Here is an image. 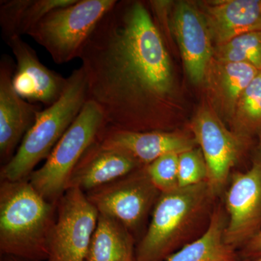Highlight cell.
<instances>
[{
	"instance_id": "obj_8",
	"label": "cell",
	"mask_w": 261,
	"mask_h": 261,
	"mask_svg": "<svg viewBox=\"0 0 261 261\" xmlns=\"http://www.w3.org/2000/svg\"><path fill=\"white\" fill-rule=\"evenodd\" d=\"M192 130L200 144L207 171V183L214 196L222 191L231 168L243 152V141L224 126L207 108L196 115Z\"/></svg>"
},
{
	"instance_id": "obj_25",
	"label": "cell",
	"mask_w": 261,
	"mask_h": 261,
	"mask_svg": "<svg viewBox=\"0 0 261 261\" xmlns=\"http://www.w3.org/2000/svg\"><path fill=\"white\" fill-rule=\"evenodd\" d=\"M1 261H37L27 260V259L20 258V257L10 256V255H2Z\"/></svg>"
},
{
	"instance_id": "obj_10",
	"label": "cell",
	"mask_w": 261,
	"mask_h": 261,
	"mask_svg": "<svg viewBox=\"0 0 261 261\" xmlns=\"http://www.w3.org/2000/svg\"><path fill=\"white\" fill-rule=\"evenodd\" d=\"M15 64L11 57L0 60V159L9 162L20 140L34 125L41 106L23 99L13 84Z\"/></svg>"
},
{
	"instance_id": "obj_23",
	"label": "cell",
	"mask_w": 261,
	"mask_h": 261,
	"mask_svg": "<svg viewBox=\"0 0 261 261\" xmlns=\"http://www.w3.org/2000/svg\"><path fill=\"white\" fill-rule=\"evenodd\" d=\"M178 177L179 187L207 181V166L202 152L193 148L178 154Z\"/></svg>"
},
{
	"instance_id": "obj_13",
	"label": "cell",
	"mask_w": 261,
	"mask_h": 261,
	"mask_svg": "<svg viewBox=\"0 0 261 261\" xmlns=\"http://www.w3.org/2000/svg\"><path fill=\"white\" fill-rule=\"evenodd\" d=\"M97 142L105 148L129 154L144 166L164 154H180L194 148L192 139L176 132H132L108 125L98 137Z\"/></svg>"
},
{
	"instance_id": "obj_6",
	"label": "cell",
	"mask_w": 261,
	"mask_h": 261,
	"mask_svg": "<svg viewBox=\"0 0 261 261\" xmlns=\"http://www.w3.org/2000/svg\"><path fill=\"white\" fill-rule=\"evenodd\" d=\"M99 214L80 189H66L57 204L47 261H86Z\"/></svg>"
},
{
	"instance_id": "obj_14",
	"label": "cell",
	"mask_w": 261,
	"mask_h": 261,
	"mask_svg": "<svg viewBox=\"0 0 261 261\" xmlns=\"http://www.w3.org/2000/svg\"><path fill=\"white\" fill-rule=\"evenodd\" d=\"M144 166L129 154L116 149L105 148L96 140L75 166L67 189L75 187L87 193Z\"/></svg>"
},
{
	"instance_id": "obj_18",
	"label": "cell",
	"mask_w": 261,
	"mask_h": 261,
	"mask_svg": "<svg viewBox=\"0 0 261 261\" xmlns=\"http://www.w3.org/2000/svg\"><path fill=\"white\" fill-rule=\"evenodd\" d=\"M86 261H136L133 235L116 220L99 214Z\"/></svg>"
},
{
	"instance_id": "obj_12",
	"label": "cell",
	"mask_w": 261,
	"mask_h": 261,
	"mask_svg": "<svg viewBox=\"0 0 261 261\" xmlns=\"http://www.w3.org/2000/svg\"><path fill=\"white\" fill-rule=\"evenodd\" d=\"M172 20L187 75L192 83H202L214 53L205 15L192 3L179 2L175 7Z\"/></svg>"
},
{
	"instance_id": "obj_4",
	"label": "cell",
	"mask_w": 261,
	"mask_h": 261,
	"mask_svg": "<svg viewBox=\"0 0 261 261\" xmlns=\"http://www.w3.org/2000/svg\"><path fill=\"white\" fill-rule=\"evenodd\" d=\"M107 126L100 108L87 101L44 164L29 176L31 185L44 199L58 203L75 166Z\"/></svg>"
},
{
	"instance_id": "obj_26",
	"label": "cell",
	"mask_w": 261,
	"mask_h": 261,
	"mask_svg": "<svg viewBox=\"0 0 261 261\" xmlns=\"http://www.w3.org/2000/svg\"><path fill=\"white\" fill-rule=\"evenodd\" d=\"M256 162L260 163V164L261 165V135L260 143H259L258 146V159H257Z\"/></svg>"
},
{
	"instance_id": "obj_19",
	"label": "cell",
	"mask_w": 261,
	"mask_h": 261,
	"mask_svg": "<svg viewBox=\"0 0 261 261\" xmlns=\"http://www.w3.org/2000/svg\"><path fill=\"white\" fill-rule=\"evenodd\" d=\"M216 68V86L225 106L229 111L238 107L244 91L260 70L247 63H221Z\"/></svg>"
},
{
	"instance_id": "obj_3",
	"label": "cell",
	"mask_w": 261,
	"mask_h": 261,
	"mask_svg": "<svg viewBox=\"0 0 261 261\" xmlns=\"http://www.w3.org/2000/svg\"><path fill=\"white\" fill-rule=\"evenodd\" d=\"M87 77L82 66L72 71L61 98L38 113L18 150L2 168V181L27 179L43 159H47L88 101Z\"/></svg>"
},
{
	"instance_id": "obj_2",
	"label": "cell",
	"mask_w": 261,
	"mask_h": 261,
	"mask_svg": "<svg viewBox=\"0 0 261 261\" xmlns=\"http://www.w3.org/2000/svg\"><path fill=\"white\" fill-rule=\"evenodd\" d=\"M214 197L207 181L161 193L136 261L166 260L204 219Z\"/></svg>"
},
{
	"instance_id": "obj_15",
	"label": "cell",
	"mask_w": 261,
	"mask_h": 261,
	"mask_svg": "<svg viewBox=\"0 0 261 261\" xmlns=\"http://www.w3.org/2000/svg\"><path fill=\"white\" fill-rule=\"evenodd\" d=\"M206 21L216 45L246 33L261 31V0H228L206 9Z\"/></svg>"
},
{
	"instance_id": "obj_28",
	"label": "cell",
	"mask_w": 261,
	"mask_h": 261,
	"mask_svg": "<svg viewBox=\"0 0 261 261\" xmlns=\"http://www.w3.org/2000/svg\"><path fill=\"white\" fill-rule=\"evenodd\" d=\"M230 261H238L237 260H230ZM243 261H253V260H243Z\"/></svg>"
},
{
	"instance_id": "obj_9",
	"label": "cell",
	"mask_w": 261,
	"mask_h": 261,
	"mask_svg": "<svg viewBox=\"0 0 261 261\" xmlns=\"http://www.w3.org/2000/svg\"><path fill=\"white\" fill-rule=\"evenodd\" d=\"M228 215L225 243L236 249L261 230V165L255 161L244 173L233 175L226 199Z\"/></svg>"
},
{
	"instance_id": "obj_20",
	"label": "cell",
	"mask_w": 261,
	"mask_h": 261,
	"mask_svg": "<svg viewBox=\"0 0 261 261\" xmlns=\"http://www.w3.org/2000/svg\"><path fill=\"white\" fill-rule=\"evenodd\" d=\"M221 63H243L261 71V31L246 33L214 48Z\"/></svg>"
},
{
	"instance_id": "obj_16",
	"label": "cell",
	"mask_w": 261,
	"mask_h": 261,
	"mask_svg": "<svg viewBox=\"0 0 261 261\" xmlns=\"http://www.w3.org/2000/svg\"><path fill=\"white\" fill-rule=\"evenodd\" d=\"M77 0H2L0 28L5 42L28 35L51 10L74 4Z\"/></svg>"
},
{
	"instance_id": "obj_24",
	"label": "cell",
	"mask_w": 261,
	"mask_h": 261,
	"mask_svg": "<svg viewBox=\"0 0 261 261\" xmlns=\"http://www.w3.org/2000/svg\"><path fill=\"white\" fill-rule=\"evenodd\" d=\"M241 255L244 258L250 260L261 257V230L243 247Z\"/></svg>"
},
{
	"instance_id": "obj_27",
	"label": "cell",
	"mask_w": 261,
	"mask_h": 261,
	"mask_svg": "<svg viewBox=\"0 0 261 261\" xmlns=\"http://www.w3.org/2000/svg\"><path fill=\"white\" fill-rule=\"evenodd\" d=\"M253 261H261V257H260V258L256 259V260H254Z\"/></svg>"
},
{
	"instance_id": "obj_7",
	"label": "cell",
	"mask_w": 261,
	"mask_h": 261,
	"mask_svg": "<svg viewBox=\"0 0 261 261\" xmlns=\"http://www.w3.org/2000/svg\"><path fill=\"white\" fill-rule=\"evenodd\" d=\"M85 195L99 214L116 220L132 234L145 222L161 192L144 166Z\"/></svg>"
},
{
	"instance_id": "obj_11",
	"label": "cell",
	"mask_w": 261,
	"mask_h": 261,
	"mask_svg": "<svg viewBox=\"0 0 261 261\" xmlns=\"http://www.w3.org/2000/svg\"><path fill=\"white\" fill-rule=\"evenodd\" d=\"M16 64L13 77L15 90L25 100L49 107L64 92L68 78L53 71L39 61L37 53L21 37L6 42Z\"/></svg>"
},
{
	"instance_id": "obj_17",
	"label": "cell",
	"mask_w": 261,
	"mask_h": 261,
	"mask_svg": "<svg viewBox=\"0 0 261 261\" xmlns=\"http://www.w3.org/2000/svg\"><path fill=\"white\" fill-rule=\"evenodd\" d=\"M227 220L222 209L211 215L207 228L200 237L184 245L166 261H230L235 260L237 254L232 247L225 243L224 231Z\"/></svg>"
},
{
	"instance_id": "obj_1",
	"label": "cell",
	"mask_w": 261,
	"mask_h": 261,
	"mask_svg": "<svg viewBox=\"0 0 261 261\" xmlns=\"http://www.w3.org/2000/svg\"><path fill=\"white\" fill-rule=\"evenodd\" d=\"M57 204L44 199L29 180L1 181V255L47 261Z\"/></svg>"
},
{
	"instance_id": "obj_5",
	"label": "cell",
	"mask_w": 261,
	"mask_h": 261,
	"mask_svg": "<svg viewBox=\"0 0 261 261\" xmlns=\"http://www.w3.org/2000/svg\"><path fill=\"white\" fill-rule=\"evenodd\" d=\"M117 0H77L51 10L28 35L50 55L56 64L80 58L101 19Z\"/></svg>"
},
{
	"instance_id": "obj_22",
	"label": "cell",
	"mask_w": 261,
	"mask_h": 261,
	"mask_svg": "<svg viewBox=\"0 0 261 261\" xmlns=\"http://www.w3.org/2000/svg\"><path fill=\"white\" fill-rule=\"evenodd\" d=\"M178 154H164L145 166L149 179L161 193L173 191L179 187L178 177Z\"/></svg>"
},
{
	"instance_id": "obj_21",
	"label": "cell",
	"mask_w": 261,
	"mask_h": 261,
	"mask_svg": "<svg viewBox=\"0 0 261 261\" xmlns=\"http://www.w3.org/2000/svg\"><path fill=\"white\" fill-rule=\"evenodd\" d=\"M237 108L244 134L261 130V71L244 91Z\"/></svg>"
}]
</instances>
